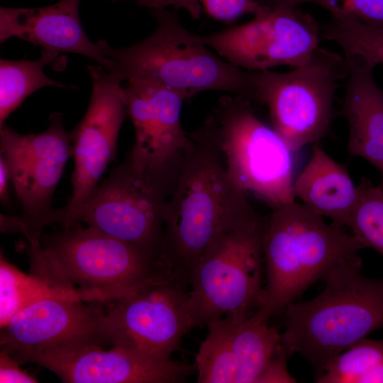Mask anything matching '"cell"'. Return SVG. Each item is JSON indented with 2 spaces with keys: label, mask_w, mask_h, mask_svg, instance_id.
Wrapping results in <instances>:
<instances>
[{
  "label": "cell",
  "mask_w": 383,
  "mask_h": 383,
  "mask_svg": "<svg viewBox=\"0 0 383 383\" xmlns=\"http://www.w3.org/2000/svg\"><path fill=\"white\" fill-rule=\"evenodd\" d=\"M344 57V56H343ZM347 65L345 96L340 110L349 128L348 150L383 170V90L374 82V67L357 57Z\"/></svg>",
  "instance_id": "d6986e66"
},
{
  "label": "cell",
  "mask_w": 383,
  "mask_h": 383,
  "mask_svg": "<svg viewBox=\"0 0 383 383\" xmlns=\"http://www.w3.org/2000/svg\"><path fill=\"white\" fill-rule=\"evenodd\" d=\"M92 89L87 110L72 130L74 170L68 203L51 209L43 217L45 226L77 209L99 183L116 153L118 136L126 113L123 79L101 65H88Z\"/></svg>",
  "instance_id": "4fadbf2b"
},
{
  "label": "cell",
  "mask_w": 383,
  "mask_h": 383,
  "mask_svg": "<svg viewBox=\"0 0 383 383\" xmlns=\"http://www.w3.org/2000/svg\"><path fill=\"white\" fill-rule=\"evenodd\" d=\"M81 0H60L38 8H0V43L18 38L57 53L71 52L95 60L112 71L113 62L105 56L108 43L91 41L81 23Z\"/></svg>",
  "instance_id": "ac0fdd59"
},
{
  "label": "cell",
  "mask_w": 383,
  "mask_h": 383,
  "mask_svg": "<svg viewBox=\"0 0 383 383\" xmlns=\"http://www.w3.org/2000/svg\"><path fill=\"white\" fill-rule=\"evenodd\" d=\"M1 215H2V214H1ZM0 228H1V227H0ZM38 242H39V241H38ZM35 243H36V242H35Z\"/></svg>",
  "instance_id": "4dcf8cb0"
},
{
  "label": "cell",
  "mask_w": 383,
  "mask_h": 383,
  "mask_svg": "<svg viewBox=\"0 0 383 383\" xmlns=\"http://www.w3.org/2000/svg\"><path fill=\"white\" fill-rule=\"evenodd\" d=\"M357 189L348 226L365 248H372L383 255V189L365 179Z\"/></svg>",
  "instance_id": "d4e9b609"
},
{
  "label": "cell",
  "mask_w": 383,
  "mask_h": 383,
  "mask_svg": "<svg viewBox=\"0 0 383 383\" xmlns=\"http://www.w3.org/2000/svg\"><path fill=\"white\" fill-rule=\"evenodd\" d=\"M170 194L158 177L137 169L127 158L77 209L57 223L67 227L82 222L131 244L161 263L164 209Z\"/></svg>",
  "instance_id": "9c48e42d"
},
{
  "label": "cell",
  "mask_w": 383,
  "mask_h": 383,
  "mask_svg": "<svg viewBox=\"0 0 383 383\" xmlns=\"http://www.w3.org/2000/svg\"><path fill=\"white\" fill-rule=\"evenodd\" d=\"M358 189L347 169L314 144L308 163L293 184L294 197L314 213L348 226Z\"/></svg>",
  "instance_id": "ffe728a7"
},
{
  "label": "cell",
  "mask_w": 383,
  "mask_h": 383,
  "mask_svg": "<svg viewBox=\"0 0 383 383\" xmlns=\"http://www.w3.org/2000/svg\"><path fill=\"white\" fill-rule=\"evenodd\" d=\"M103 332L118 345L159 360L172 359L196 328L188 290L172 279L101 304Z\"/></svg>",
  "instance_id": "8fae6325"
},
{
  "label": "cell",
  "mask_w": 383,
  "mask_h": 383,
  "mask_svg": "<svg viewBox=\"0 0 383 383\" xmlns=\"http://www.w3.org/2000/svg\"><path fill=\"white\" fill-rule=\"evenodd\" d=\"M195 357L199 383L285 382L289 357L278 330L256 311L243 319L216 318Z\"/></svg>",
  "instance_id": "30bf717a"
},
{
  "label": "cell",
  "mask_w": 383,
  "mask_h": 383,
  "mask_svg": "<svg viewBox=\"0 0 383 383\" xmlns=\"http://www.w3.org/2000/svg\"><path fill=\"white\" fill-rule=\"evenodd\" d=\"M111 346L80 343L11 355L20 364H38L69 383H179L196 371L195 364Z\"/></svg>",
  "instance_id": "9a60e30c"
},
{
  "label": "cell",
  "mask_w": 383,
  "mask_h": 383,
  "mask_svg": "<svg viewBox=\"0 0 383 383\" xmlns=\"http://www.w3.org/2000/svg\"><path fill=\"white\" fill-rule=\"evenodd\" d=\"M58 295L78 296L75 292L55 285L30 272L29 274L24 273L1 255V328L6 326L16 313L33 303L46 297Z\"/></svg>",
  "instance_id": "7402d4cb"
},
{
  "label": "cell",
  "mask_w": 383,
  "mask_h": 383,
  "mask_svg": "<svg viewBox=\"0 0 383 383\" xmlns=\"http://www.w3.org/2000/svg\"><path fill=\"white\" fill-rule=\"evenodd\" d=\"M363 245L344 226L295 201L264 216L262 252L267 282L257 311L268 321L311 284L343 266L362 262Z\"/></svg>",
  "instance_id": "7a4b0ae2"
},
{
  "label": "cell",
  "mask_w": 383,
  "mask_h": 383,
  "mask_svg": "<svg viewBox=\"0 0 383 383\" xmlns=\"http://www.w3.org/2000/svg\"><path fill=\"white\" fill-rule=\"evenodd\" d=\"M271 6L296 7L313 4L335 18H349L383 30V0H264Z\"/></svg>",
  "instance_id": "4316f807"
},
{
  "label": "cell",
  "mask_w": 383,
  "mask_h": 383,
  "mask_svg": "<svg viewBox=\"0 0 383 383\" xmlns=\"http://www.w3.org/2000/svg\"><path fill=\"white\" fill-rule=\"evenodd\" d=\"M28 255L30 272L99 304L170 279L155 259L80 222L41 237Z\"/></svg>",
  "instance_id": "3957f363"
},
{
  "label": "cell",
  "mask_w": 383,
  "mask_h": 383,
  "mask_svg": "<svg viewBox=\"0 0 383 383\" xmlns=\"http://www.w3.org/2000/svg\"><path fill=\"white\" fill-rule=\"evenodd\" d=\"M59 53L43 49L36 60H0V127L22 102L36 90L48 86L66 88L44 73V67L54 65Z\"/></svg>",
  "instance_id": "44dd1931"
},
{
  "label": "cell",
  "mask_w": 383,
  "mask_h": 383,
  "mask_svg": "<svg viewBox=\"0 0 383 383\" xmlns=\"http://www.w3.org/2000/svg\"><path fill=\"white\" fill-rule=\"evenodd\" d=\"M72 143V131H65L60 113L50 115L48 127L42 133L21 134L4 126L1 128V156L9 167L24 215L36 216L51 209Z\"/></svg>",
  "instance_id": "2e32d148"
},
{
  "label": "cell",
  "mask_w": 383,
  "mask_h": 383,
  "mask_svg": "<svg viewBox=\"0 0 383 383\" xmlns=\"http://www.w3.org/2000/svg\"><path fill=\"white\" fill-rule=\"evenodd\" d=\"M318 383H383V339L365 338L333 358Z\"/></svg>",
  "instance_id": "603a6c76"
},
{
  "label": "cell",
  "mask_w": 383,
  "mask_h": 383,
  "mask_svg": "<svg viewBox=\"0 0 383 383\" xmlns=\"http://www.w3.org/2000/svg\"><path fill=\"white\" fill-rule=\"evenodd\" d=\"M126 114L133 125L135 142L128 159L137 169L162 180L171 193L192 140L181 121L187 97L174 90L140 79L123 88Z\"/></svg>",
  "instance_id": "5bb4252c"
},
{
  "label": "cell",
  "mask_w": 383,
  "mask_h": 383,
  "mask_svg": "<svg viewBox=\"0 0 383 383\" xmlns=\"http://www.w3.org/2000/svg\"><path fill=\"white\" fill-rule=\"evenodd\" d=\"M321 37L335 43L345 57H357L375 67L383 65V30L349 18H332Z\"/></svg>",
  "instance_id": "cb8c5ba5"
},
{
  "label": "cell",
  "mask_w": 383,
  "mask_h": 383,
  "mask_svg": "<svg viewBox=\"0 0 383 383\" xmlns=\"http://www.w3.org/2000/svg\"><path fill=\"white\" fill-rule=\"evenodd\" d=\"M153 32L143 40L123 48L104 49L113 62L111 72L124 81H149L190 99L205 91L248 96L251 72L239 68L213 52L204 36L187 29L175 12L152 9Z\"/></svg>",
  "instance_id": "5b68a950"
},
{
  "label": "cell",
  "mask_w": 383,
  "mask_h": 383,
  "mask_svg": "<svg viewBox=\"0 0 383 383\" xmlns=\"http://www.w3.org/2000/svg\"><path fill=\"white\" fill-rule=\"evenodd\" d=\"M362 266V262L338 268L316 296L284 311L282 344L289 356L303 357L316 378L336 355L383 329V278L363 276Z\"/></svg>",
  "instance_id": "277c9868"
},
{
  "label": "cell",
  "mask_w": 383,
  "mask_h": 383,
  "mask_svg": "<svg viewBox=\"0 0 383 383\" xmlns=\"http://www.w3.org/2000/svg\"><path fill=\"white\" fill-rule=\"evenodd\" d=\"M189 133L192 145L165 206L161 254L168 277L187 290L196 263L216 238L257 213L229 179L208 119Z\"/></svg>",
  "instance_id": "6da1fadb"
},
{
  "label": "cell",
  "mask_w": 383,
  "mask_h": 383,
  "mask_svg": "<svg viewBox=\"0 0 383 383\" xmlns=\"http://www.w3.org/2000/svg\"><path fill=\"white\" fill-rule=\"evenodd\" d=\"M1 383H35L38 380L20 367V363L6 350L0 352Z\"/></svg>",
  "instance_id": "83f0119b"
},
{
  "label": "cell",
  "mask_w": 383,
  "mask_h": 383,
  "mask_svg": "<svg viewBox=\"0 0 383 383\" xmlns=\"http://www.w3.org/2000/svg\"><path fill=\"white\" fill-rule=\"evenodd\" d=\"M347 72L343 55L319 48L289 72L251 71L248 98L266 106L272 127L295 152L328 133L338 82Z\"/></svg>",
  "instance_id": "ba28073f"
},
{
  "label": "cell",
  "mask_w": 383,
  "mask_h": 383,
  "mask_svg": "<svg viewBox=\"0 0 383 383\" xmlns=\"http://www.w3.org/2000/svg\"><path fill=\"white\" fill-rule=\"evenodd\" d=\"M263 225L258 213L237 222L199 260L188 290L196 327L223 317L243 319L258 309L264 289Z\"/></svg>",
  "instance_id": "8992f818"
},
{
  "label": "cell",
  "mask_w": 383,
  "mask_h": 383,
  "mask_svg": "<svg viewBox=\"0 0 383 383\" xmlns=\"http://www.w3.org/2000/svg\"><path fill=\"white\" fill-rule=\"evenodd\" d=\"M139 6L152 9H165L167 6L183 9L194 18L200 17L201 6L211 17L222 21H231L245 14H259L267 6L256 0H128Z\"/></svg>",
  "instance_id": "484cf974"
},
{
  "label": "cell",
  "mask_w": 383,
  "mask_h": 383,
  "mask_svg": "<svg viewBox=\"0 0 383 383\" xmlns=\"http://www.w3.org/2000/svg\"><path fill=\"white\" fill-rule=\"evenodd\" d=\"M102 318L101 304L74 295L46 297L19 311L1 328V349L16 355L80 343L110 345Z\"/></svg>",
  "instance_id": "e0dca14e"
},
{
  "label": "cell",
  "mask_w": 383,
  "mask_h": 383,
  "mask_svg": "<svg viewBox=\"0 0 383 383\" xmlns=\"http://www.w3.org/2000/svg\"><path fill=\"white\" fill-rule=\"evenodd\" d=\"M381 172H382V188L383 189V170H382Z\"/></svg>",
  "instance_id": "f546056e"
},
{
  "label": "cell",
  "mask_w": 383,
  "mask_h": 383,
  "mask_svg": "<svg viewBox=\"0 0 383 383\" xmlns=\"http://www.w3.org/2000/svg\"><path fill=\"white\" fill-rule=\"evenodd\" d=\"M251 101L243 94H226L206 118L231 181L273 209L295 201L294 152L272 127L258 118Z\"/></svg>",
  "instance_id": "52a82bcc"
},
{
  "label": "cell",
  "mask_w": 383,
  "mask_h": 383,
  "mask_svg": "<svg viewBox=\"0 0 383 383\" xmlns=\"http://www.w3.org/2000/svg\"><path fill=\"white\" fill-rule=\"evenodd\" d=\"M267 6L248 23L203 35L206 44L248 71L306 63L320 48L321 33L316 21L296 7Z\"/></svg>",
  "instance_id": "7c38bea8"
},
{
  "label": "cell",
  "mask_w": 383,
  "mask_h": 383,
  "mask_svg": "<svg viewBox=\"0 0 383 383\" xmlns=\"http://www.w3.org/2000/svg\"><path fill=\"white\" fill-rule=\"evenodd\" d=\"M12 185L9 167L2 156L0 157V199L3 204L10 201V187Z\"/></svg>",
  "instance_id": "f1b7e54d"
}]
</instances>
